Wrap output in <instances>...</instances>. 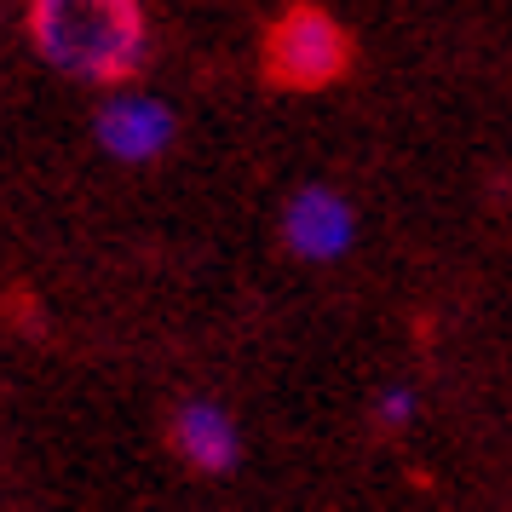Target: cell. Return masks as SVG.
Instances as JSON below:
<instances>
[{
    "mask_svg": "<svg viewBox=\"0 0 512 512\" xmlns=\"http://www.w3.org/2000/svg\"><path fill=\"white\" fill-rule=\"evenodd\" d=\"M277 231H282V248L294 259L334 265L357 242V208H351L346 190H334V185H300V190H288Z\"/></svg>",
    "mask_w": 512,
    "mask_h": 512,
    "instance_id": "obj_4",
    "label": "cell"
},
{
    "mask_svg": "<svg viewBox=\"0 0 512 512\" xmlns=\"http://www.w3.org/2000/svg\"><path fill=\"white\" fill-rule=\"evenodd\" d=\"M415 415H420L415 386H386V392L374 397V420H380L386 432H403V426H415Z\"/></svg>",
    "mask_w": 512,
    "mask_h": 512,
    "instance_id": "obj_6",
    "label": "cell"
},
{
    "mask_svg": "<svg viewBox=\"0 0 512 512\" xmlns=\"http://www.w3.org/2000/svg\"><path fill=\"white\" fill-rule=\"evenodd\" d=\"M346 64H351V35L323 6H288L277 24L265 29V75L277 87L317 93L328 81H340Z\"/></svg>",
    "mask_w": 512,
    "mask_h": 512,
    "instance_id": "obj_2",
    "label": "cell"
},
{
    "mask_svg": "<svg viewBox=\"0 0 512 512\" xmlns=\"http://www.w3.org/2000/svg\"><path fill=\"white\" fill-rule=\"evenodd\" d=\"M167 443L202 478H225L242 461V426H236V415L219 397H185L173 409V420H167Z\"/></svg>",
    "mask_w": 512,
    "mask_h": 512,
    "instance_id": "obj_5",
    "label": "cell"
},
{
    "mask_svg": "<svg viewBox=\"0 0 512 512\" xmlns=\"http://www.w3.org/2000/svg\"><path fill=\"white\" fill-rule=\"evenodd\" d=\"M150 18L133 0H35L29 6V47L64 81L121 93L150 64Z\"/></svg>",
    "mask_w": 512,
    "mask_h": 512,
    "instance_id": "obj_1",
    "label": "cell"
},
{
    "mask_svg": "<svg viewBox=\"0 0 512 512\" xmlns=\"http://www.w3.org/2000/svg\"><path fill=\"white\" fill-rule=\"evenodd\" d=\"M93 139L98 150L121 167H150L162 162L173 139H179V110L162 93H144V87H121L104 93L93 110Z\"/></svg>",
    "mask_w": 512,
    "mask_h": 512,
    "instance_id": "obj_3",
    "label": "cell"
}]
</instances>
